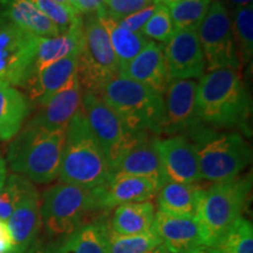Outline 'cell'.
Here are the masks:
<instances>
[{
    "label": "cell",
    "mask_w": 253,
    "mask_h": 253,
    "mask_svg": "<svg viewBox=\"0 0 253 253\" xmlns=\"http://www.w3.org/2000/svg\"><path fill=\"white\" fill-rule=\"evenodd\" d=\"M199 121L214 129H239L251 136L252 101L235 69H217L201 78L196 93Z\"/></svg>",
    "instance_id": "6da1fadb"
},
{
    "label": "cell",
    "mask_w": 253,
    "mask_h": 253,
    "mask_svg": "<svg viewBox=\"0 0 253 253\" xmlns=\"http://www.w3.org/2000/svg\"><path fill=\"white\" fill-rule=\"evenodd\" d=\"M110 176L112 170L108 160L91 131L81 107L66 129L59 181L95 189L106 184Z\"/></svg>",
    "instance_id": "7a4b0ae2"
},
{
    "label": "cell",
    "mask_w": 253,
    "mask_h": 253,
    "mask_svg": "<svg viewBox=\"0 0 253 253\" xmlns=\"http://www.w3.org/2000/svg\"><path fill=\"white\" fill-rule=\"evenodd\" d=\"M185 136L195 145L202 178L209 182L236 178L252 161L251 147L239 132L219 131L199 122Z\"/></svg>",
    "instance_id": "3957f363"
},
{
    "label": "cell",
    "mask_w": 253,
    "mask_h": 253,
    "mask_svg": "<svg viewBox=\"0 0 253 253\" xmlns=\"http://www.w3.org/2000/svg\"><path fill=\"white\" fill-rule=\"evenodd\" d=\"M65 137L66 130L25 126L8 147L9 168L31 182L48 184L59 176Z\"/></svg>",
    "instance_id": "277c9868"
},
{
    "label": "cell",
    "mask_w": 253,
    "mask_h": 253,
    "mask_svg": "<svg viewBox=\"0 0 253 253\" xmlns=\"http://www.w3.org/2000/svg\"><path fill=\"white\" fill-rule=\"evenodd\" d=\"M99 96L130 131L161 134L164 114L162 94L119 75L104 87Z\"/></svg>",
    "instance_id": "5b68a950"
},
{
    "label": "cell",
    "mask_w": 253,
    "mask_h": 253,
    "mask_svg": "<svg viewBox=\"0 0 253 253\" xmlns=\"http://www.w3.org/2000/svg\"><path fill=\"white\" fill-rule=\"evenodd\" d=\"M251 188L252 177L246 175L202 189L195 218L201 226L208 248L242 217Z\"/></svg>",
    "instance_id": "8992f818"
},
{
    "label": "cell",
    "mask_w": 253,
    "mask_h": 253,
    "mask_svg": "<svg viewBox=\"0 0 253 253\" xmlns=\"http://www.w3.org/2000/svg\"><path fill=\"white\" fill-rule=\"evenodd\" d=\"M42 225L50 238H62L86 223L96 210L94 189L59 183L45 190L40 202Z\"/></svg>",
    "instance_id": "52a82bcc"
},
{
    "label": "cell",
    "mask_w": 253,
    "mask_h": 253,
    "mask_svg": "<svg viewBox=\"0 0 253 253\" xmlns=\"http://www.w3.org/2000/svg\"><path fill=\"white\" fill-rule=\"evenodd\" d=\"M84 47L79 55L78 79L84 93L100 95L104 87L120 75V66L96 13L84 14Z\"/></svg>",
    "instance_id": "ba28073f"
},
{
    "label": "cell",
    "mask_w": 253,
    "mask_h": 253,
    "mask_svg": "<svg viewBox=\"0 0 253 253\" xmlns=\"http://www.w3.org/2000/svg\"><path fill=\"white\" fill-rule=\"evenodd\" d=\"M208 72L242 66L232 32V18L223 0H213L197 31Z\"/></svg>",
    "instance_id": "9c48e42d"
},
{
    "label": "cell",
    "mask_w": 253,
    "mask_h": 253,
    "mask_svg": "<svg viewBox=\"0 0 253 253\" xmlns=\"http://www.w3.org/2000/svg\"><path fill=\"white\" fill-rule=\"evenodd\" d=\"M82 109L91 131L108 160L110 170L136 142L145 135H150L129 130L118 114L96 94H84Z\"/></svg>",
    "instance_id": "30bf717a"
},
{
    "label": "cell",
    "mask_w": 253,
    "mask_h": 253,
    "mask_svg": "<svg viewBox=\"0 0 253 253\" xmlns=\"http://www.w3.org/2000/svg\"><path fill=\"white\" fill-rule=\"evenodd\" d=\"M38 39L0 13V82L25 87L34 73Z\"/></svg>",
    "instance_id": "8fae6325"
},
{
    "label": "cell",
    "mask_w": 253,
    "mask_h": 253,
    "mask_svg": "<svg viewBox=\"0 0 253 253\" xmlns=\"http://www.w3.org/2000/svg\"><path fill=\"white\" fill-rule=\"evenodd\" d=\"M153 143L160 156L167 182L196 184L201 181L197 153L185 135L154 137Z\"/></svg>",
    "instance_id": "7c38bea8"
},
{
    "label": "cell",
    "mask_w": 253,
    "mask_h": 253,
    "mask_svg": "<svg viewBox=\"0 0 253 253\" xmlns=\"http://www.w3.org/2000/svg\"><path fill=\"white\" fill-rule=\"evenodd\" d=\"M170 81L194 80L204 75L205 58L197 31H176L164 47Z\"/></svg>",
    "instance_id": "4fadbf2b"
},
{
    "label": "cell",
    "mask_w": 253,
    "mask_h": 253,
    "mask_svg": "<svg viewBox=\"0 0 253 253\" xmlns=\"http://www.w3.org/2000/svg\"><path fill=\"white\" fill-rule=\"evenodd\" d=\"M197 82L194 80H175L168 84L163 94L164 114L161 134L172 136L188 131L198 125L196 113Z\"/></svg>",
    "instance_id": "5bb4252c"
},
{
    "label": "cell",
    "mask_w": 253,
    "mask_h": 253,
    "mask_svg": "<svg viewBox=\"0 0 253 253\" xmlns=\"http://www.w3.org/2000/svg\"><path fill=\"white\" fill-rule=\"evenodd\" d=\"M161 188L151 179L130 175H115L103 186L95 188L96 210L109 212L120 205L150 201Z\"/></svg>",
    "instance_id": "9a60e30c"
},
{
    "label": "cell",
    "mask_w": 253,
    "mask_h": 253,
    "mask_svg": "<svg viewBox=\"0 0 253 253\" xmlns=\"http://www.w3.org/2000/svg\"><path fill=\"white\" fill-rule=\"evenodd\" d=\"M162 244L172 253H194L208 248L197 219L157 211L153 229Z\"/></svg>",
    "instance_id": "2e32d148"
},
{
    "label": "cell",
    "mask_w": 253,
    "mask_h": 253,
    "mask_svg": "<svg viewBox=\"0 0 253 253\" xmlns=\"http://www.w3.org/2000/svg\"><path fill=\"white\" fill-rule=\"evenodd\" d=\"M82 107V90L78 77L67 87L53 95L26 126H40L48 130H66L73 116Z\"/></svg>",
    "instance_id": "e0dca14e"
},
{
    "label": "cell",
    "mask_w": 253,
    "mask_h": 253,
    "mask_svg": "<svg viewBox=\"0 0 253 253\" xmlns=\"http://www.w3.org/2000/svg\"><path fill=\"white\" fill-rule=\"evenodd\" d=\"M79 55L80 53L66 56L34 73L24 87L32 102L43 106L53 95L67 87L78 77Z\"/></svg>",
    "instance_id": "ac0fdd59"
},
{
    "label": "cell",
    "mask_w": 253,
    "mask_h": 253,
    "mask_svg": "<svg viewBox=\"0 0 253 253\" xmlns=\"http://www.w3.org/2000/svg\"><path fill=\"white\" fill-rule=\"evenodd\" d=\"M120 75L140 82L163 95L168 84L171 82L164 56V46L150 40L138 55L120 72Z\"/></svg>",
    "instance_id": "d6986e66"
},
{
    "label": "cell",
    "mask_w": 253,
    "mask_h": 253,
    "mask_svg": "<svg viewBox=\"0 0 253 253\" xmlns=\"http://www.w3.org/2000/svg\"><path fill=\"white\" fill-rule=\"evenodd\" d=\"M109 219L100 213L56 243L47 245V253H108Z\"/></svg>",
    "instance_id": "ffe728a7"
},
{
    "label": "cell",
    "mask_w": 253,
    "mask_h": 253,
    "mask_svg": "<svg viewBox=\"0 0 253 253\" xmlns=\"http://www.w3.org/2000/svg\"><path fill=\"white\" fill-rule=\"evenodd\" d=\"M153 138L150 135H145L140 141L136 142L112 167V176L130 175L144 177L162 188L167 183V178L164 176L160 156L154 147Z\"/></svg>",
    "instance_id": "44dd1931"
},
{
    "label": "cell",
    "mask_w": 253,
    "mask_h": 253,
    "mask_svg": "<svg viewBox=\"0 0 253 253\" xmlns=\"http://www.w3.org/2000/svg\"><path fill=\"white\" fill-rule=\"evenodd\" d=\"M6 224L13 242V253H26L36 244L42 226L38 190L18 205Z\"/></svg>",
    "instance_id": "7402d4cb"
},
{
    "label": "cell",
    "mask_w": 253,
    "mask_h": 253,
    "mask_svg": "<svg viewBox=\"0 0 253 253\" xmlns=\"http://www.w3.org/2000/svg\"><path fill=\"white\" fill-rule=\"evenodd\" d=\"M82 47H84V21L81 17L67 31L59 34L58 37L38 39L33 63L34 73L66 56L80 53Z\"/></svg>",
    "instance_id": "603a6c76"
},
{
    "label": "cell",
    "mask_w": 253,
    "mask_h": 253,
    "mask_svg": "<svg viewBox=\"0 0 253 253\" xmlns=\"http://www.w3.org/2000/svg\"><path fill=\"white\" fill-rule=\"evenodd\" d=\"M6 18L27 33L38 38H54L61 32L54 23L41 13L31 0H0Z\"/></svg>",
    "instance_id": "cb8c5ba5"
},
{
    "label": "cell",
    "mask_w": 253,
    "mask_h": 253,
    "mask_svg": "<svg viewBox=\"0 0 253 253\" xmlns=\"http://www.w3.org/2000/svg\"><path fill=\"white\" fill-rule=\"evenodd\" d=\"M31 112L30 100L13 86L0 82V141L13 140Z\"/></svg>",
    "instance_id": "d4e9b609"
},
{
    "label": "cell",
    "mask_w": 253,
    "mask_h": 253,
    "mask_svg": "<svg viewBox=\"0 0 253 253\" xmlns=\"http://www.w3.org/2000/svg\"><path fill=\"white\" fill-rule=\"evenodd\" d=\"M95 13L108 34L113 50L119 61L120 72H121L150 42V40L145 38L141 32H130L120 26L113 18H110L104 12L103 7Z\"/></svg>",
    "instance_id": "484cf974"
},
{
    "label": "cell",
    "mask_w": 253,
    "mask_h": 253,
    "mask_svg": "<svg viewBox=\"0 0 253 253\" xmlns=\"http://www.w3.org/2000/svg\"><path fill=\"white\" fill-rule=\"evenodd\" d=\"M155 213V205L150 201L120 205L109 220L110 230L122 236L142 235L153 229Z\"/></svg>",
    "instance_id": "4316f807"
},
{
    "label": "cell",
    "mask_w": 253,
    "mask_h": 253,
    "mask_svg": "<svg viewBox=\"0 0 253 253\" xmlns=\"http://www.w3.org/2000/svg\"><path fill=\"white\" fill-rule=\"evenodd\" d=\"M202 188L197 184L167 182L157 192L158 211L181 217H195Z\"/></svg>",
    "instance_id": "83f0119b"
},
{
    "label": "cell",
    "mask_w": 253,
    "mask_h": 253,
    "mask_svg": "<svg viewBox=\"0 0 253 253\" xmlns=\"http://www.w3.org/2000/svg\"><path fill=\"white\" fill-rule=\"evenodd\" d=\"M208 249L210 253H253L252 223L239 217Z\"/></svg>",
    "instance_id": "f1b7e54d"
},
{
    "label": "cell",
    "mask_w": 253,
    "mask_h": 253,
    "mask_svg": "<svg viewBox=\"0 0 253 253\" xmlns=\"http://www.w3.org/2000/svg\"><path fill=\"white\" fill-rule=\"evenodd\" d=\"M213 0H178L168 6L176 31H198Z\"/></svg>",
    "instance_id": "f546056e"
},
{
    "label": "cell",
    "mask_w": 253,
    "mask_h": 253,
    "mask_svg": "<svg viewBox=\"0 0 253 253\" xmlns=\"http://www.w3.org/2000/svg\"><path fill=\"white\" fill-rule=\"evenodd\" d=\"M34 191H37L36 186L26 177L18 173L7 176L5 184L0 188V219L7 220L18 205Z\"/></svg>",
    "instance_id": "4dcf8cb0"
},
{
    "label": "cell",
    "mask_w": 253,
    "mask_h": 253,
    "mask_svg": "<svg viewBox=\"0 0 253 253\" xmlns=\"http://www.w3.org/2000/svg\"><path fill=\"white\" fill-rule=\"evenodd\" d=\"M232 18V32L242 63L251 62L253 55V7H236Z\"/></svg>",
    "instance_id": "1f68e13d"
},
{
    "label": "cell",
    "mask_w": 253,
    "mask_h": 253,
    "mask_svg": "<svg viewBox=\"0 0 253 253\" xmlns=\"http://www.w3.org/2000/svg\"><path fill=\"white\" fill-rule=\"evenodd\" d=\"M161 244L160 237L153 230L142 235L122 236L109 229L108 253H149Z\"/></svg>",
    "instance_id": "d6a6232c"
},
{
    "label": "cell",
    "mask_w": 253,
    "mask_h": 253,
    "mask_svg": "<svg viewBox=\"0 0 253 253\" xmlns=\"http://www.w3.org/2000/svg\"><path fill=\"white\" fill-rule=\"evenodd\" d=\"M148 39L167 43L176 33V27L172 23L168 6L158 2L154 14L140 31Z\"/></svg>",
    "instance_id": "836d02e7"
},
{
    "label": "cell",
    "mask_w": 253,
    "mask_h": 253,
    "mask_svg": "<svg viewBox=\"0 0 253 253\" xmlns=\"http://www.w3.org/2000/svg\"><path fill=\"white\" fill-rule=\"evenodd\" d=\"M41 13H43L52 23L56 25L60 32L63 33L78 21L82 15H79L74 11L54 1V0H31Z\"/></svg>",
    "instance_id": "e575fe53"
},
{
    "label": "cell",
    "mask_w": 253,
    "mask_h": 253,
    "mask_svg": "<svg viewBox=\"0 0 253 253\" xmlns=\"http://www.w3.org/2000/svg\"><path fill=\"white\" fill-rule=\"evenodd\" d=\"M156 0H104L103 9L114 20L125 18L147 7Z\"/></svg>",
    "instance_id": "d590c367"
},
{
    "label": "cell",
    "mask_w": 253,
    "mask_h": 253,
    "mask_svg": "<svg viewBox=\"0 0 253 253\" xmlns=\"http://www.w3.org/2000/svg\"><path fill=\"white\" fill-rule=\"evenodd\" d=\"M158 2H154L147 7L140 9V11L135 12L130 15H126L125 18L119 19V20H115L120 26L126 28V30L130 32H140L142 27L147 24V21L149 20L151 15L154 14L155 9L157 7Z\"/></svg>",
    "instance_id": "8d00e7d4"
},
{
    "label": "cell",
    "mask_w": 253,
    "mask_h": 253,
    "mask_svg": "<svg viewBox=\"0 0 253 253\" xmlns=\"http://www.w3.org/2000/svg\"><path fill=\"white\" fill-rule=\"evenodd\" d=\"M104 0H78L77 12L79 15L90 14L103 7Z\"/></svg>",
    "instance_id": "74e56055"
},
{
    "label": "cell",
    "mask_w": 253,
    "mask_h": 253,
    "mask_svg": "<svg viewBox=\"0 0 253 253\" xmlns=\"http://www.w3.org/2000/svg\"><path fill=\"white\" fill-rule=\"evenodd\" d=\"M7 178V163L2 157H0V188L5 184Z\"/></svg>",
    "instance_id": "f35d334b"
},
{
    "label": "cell",
    "mask_w": 253,
    "mask_h": 253,
    "mask_svg": "<svg viewBox=\"0 0 253 253\" xmlns=\"http://www.w3.org/2000/svg\"><path fill=\"white\" fill-rule=\"evenodd\" d=\"M26 253H47V245L43 244L39 239Z\"/></svg>",
    "instance_id": "ab89813d"
},
{
    "label": "cell",
    "mask_w": 253,
    "mask_h": 253,
    "mask_svg": "<svg viewBox=\"0 0 253 253\" xmlns=\"http://www.w3.org/2000/svg\"><path fill=\"white\" fill-rule=\"evenodd\" d=\"M227 2L236 7H245V6L252 5V0H226Z\"/></svg>",
    "instance_id": "60d3db41"
},
{
    "label": "cell",
    "mask_w": 253,
    "mask_h": 253,
    "mask_svg": "<svg viewBox=\"0 0 253 253\" xmlns=\"http://www.w3.org/2000/svg\"><path fill=\"white\" fill-rule=\"evenodd\" d=\"M149 253H172V252L169 251V250H168L163 244H161L160 246H157L156 249H154L153 251H150Z\"/></svg>",
    "instance_id": "b9f144b4"
},
{
    "label": "cell",
    "mask_w": 253,
    "mask_h": 253,
    "mask_svg": "<svg viewBox=\"0 0 253 253\" xmlns=\"http://www.w3.org/2000/svg\"><path fill=\"white\" fill-rule=\"evenodd\" d=\"M157 2H160V4H163L166 6H169L170 4H173V2L178 1V0H156Z\"/></svg>",
    "instance_id": "7bdbcfd3"
},
{
    "label": "cell",
    "mask_w": 253,
    "mask_h": 253,
    "mask_svg": "<svg viewBox=\"0 0 253 253\" xmlns=\"http://www.w3.org/2000/svg\"><path fill=\"white\" fill-rule=\"evenodd\" d=\"M54 1H56V2H59V4L63 5V6H65V7H67V8H69V9H72L71 5H69V1H68V0H54ZM72 11H73V9H72Z\"/></svg>",
    "instance_id": "ee69618b"
},
{
    "label": "cell",
    "mask_w": 253,
    "mask_h": 253,
    "mask_svg": "<svg viewBox=\"0 0 253 253\" xmlns=\"http://www.w3.org/2000/svg\"><path fill=\"white\" fill-rule=\"evenodd\" d=\"M194 253H210V251H209L208 248H203V249L198 250V251H196Z\"/></svg>",
    "instance_id": "f6af8a7d"
}]
</instances>
